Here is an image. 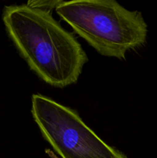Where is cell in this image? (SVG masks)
<instances>
[{
    "label": "cell",
    "mask_w": 157,
    "mask_h": 158,
    "mask_svg": "<svg viewBox=\"0 0 157 158\" xmlns=\"http://www.w3.org/2000/svg\"><path fill=\"white\" fill-rule=\"evenodd\" d=\"M2 18L21 56L40 79L59 88L76 83L87 56L52 13L27 4L11 5L4 8Z\"/></svg>",
    "instance_id": "1"
},
{
    "label": "cell",
    "mask_w": 157,
    "mask_h": 158,
    "mask_svg": "<svg viewBox=\"0 0 157 158\" xmlns=\"http://www.w3.org/2000/svg\"><path fill=\"white\" fill-rule=\"evenodd\" d=\"M32 114L42 137L62 158H127L101 140L76 111L49 97L32 95Z\"/></svg>",
    "instance_id": "3"
},
{
    "label": "cell",
    "mask_w": 157,
    "mask_h": 158,
    "mask_svg": "<svg viewBox=\"0 0 157 158\" xmlns=\"http://www.w3.org/2000/svg\"><path fill=\"white\" fill-rule=\"evenodd\" d=\"M55 11L105 56L125 59L127 51L146 43L148 29L141 12L128 10L114 0L62 1Z\"/></svg>",
    "instance_id": "2"
},
{
    "label": "cell",
    "mask_w": 157,
    "mask_h": 158,
    "mask_svg": "<svg viewBox=\"0 0 157 158\" xmlns=\"http://www.w3.org/2000/svg\"><path fill=\"white\" fill-rule=\"evenodd\" d=\"M62 2V1H29L27 5L32 8L52 13V11L56 9Z\"/></svg>",
    "instance_id": "4"
}]
</instances>
